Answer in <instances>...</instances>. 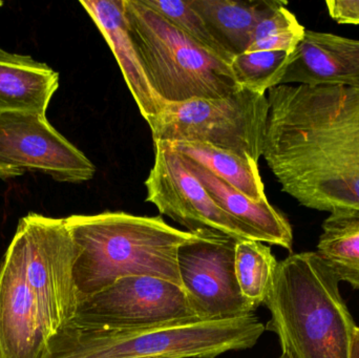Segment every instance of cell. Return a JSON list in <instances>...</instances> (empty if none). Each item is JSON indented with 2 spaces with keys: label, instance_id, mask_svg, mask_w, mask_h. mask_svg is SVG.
<instances>
[{
  "label": "cell",
  "instance_id": "obj_18",
  "mask_svg": "<svg viewBox=\"0 0 359 358\" xmlns=\"http://www.w3.org/2000/svg\"><path fill=\"white\" fill-rule=\"evenodd\" d=\"M168 144L180 155L204 166L226 184L252 201H267L265 186L259 172V163L211 145L188 142Z\"/></svg>",
  "mask_w": 359,
  "mask_h": 358
},
{
  "label": "cell",
  "instance_id": "obj_23",
  "mask_svg": "<svg viewBox=\"0 0 359 358\" xmlns=\"http://www.w3.org/2000/svg\"><path fill=\"white\" fill-rule=\"evenodd\" d=\"M142 2L168 19L203 48L229 64L231 63L233 57L215 39L202 17L190 6L188 0H142Z\"/></svg>",
  "mask_w": 359,
  "mask_h": 358
},
{
  "label": "cell",
  "instance_id": "obj_27",
  "mask_svg": "<svg viewBox=\"0 0 359 358\" xmlns=\"http://www.w3.org/2000/svg\"><path fill=\"white\" fill-rule=\"evenodd\" d=\"M4 6V2L0 1V6Z\"/></svg>",
  "mask_w": 359,
  "mask_h": 358
},
{
  "label": "cell",
  "instance_id": "obj_15",
  "mask_svg": "<svg viewBox=\"0 0 359 358\" xmlns=\"http://www.w3.org/2000/svg\"><path fill=\"white\" fill-rule=\"evenodd\" d=\"M58 88L59 74L46 63L0 48V113L46 116Z\"/></svg>",
  "mask_w": 359,
  "mask_h": 358
},
{
  "label": "cell",
  "instance_id": "obj_14",
  "mask_svg": "<svg viewBox=\"0 0 359 358\" xmlns=\"http://www.w3.org/2000/svg\"><path fill=\"white\" fill-rule=\"evenodd\" d=\"M80 4L107 40L141 115L151 123L164 102L155 94L143 71L128 32L123 0H81Z\"/></svg>",
  "mask_w": 359,
  "mask_h": 358
},
{
  "label": "cell",
  "instance_id": "obj_1",
  "mask_svg": "<svg viewBox=\"0 0 359 358\" xmlns=\"http://www.w3.org/2000/svg\"><path fill=\"white\" fill-rule=\"evenodd\" d=\"M263 157L283 193L318 212H359V88L268 90Z\"/></svg>",
  "mask_w": 359,
  "mask_h": 358
},
{
  "label": "cell",
  "instance_id": "obj_26",
  "mask_svg": "<svg viewBox=\"0 0 359 358\" xmlns=\"http://www.w3.org/2000/svg\"><path fill=\"white\" fill-rule=\"evenodd\" d=\"M278 358H291V357H289L288 354H286V353H283L282 352V355H280V357H278Z\"/></svg>",
  "mask_w": 359,
  "mask_h": 358
},
{
  "label": "cell",
  "instance_id": "obj_6",
  "mask_svg": "<svg viewBox=\"0 0 359 358\" xmlns=\"http://www.w3.org/2000/svg\"><path fill=\"white\" fill-rule=\"evenodd\" d=\"M268 113L266 95L242 88L224 98L164 103L149 125L154 142L201 143L259 163Z\"/></svg>",
  "mask_w": 359,
  "mask_h": 358
},
{
  "label": "cell",
  "instance_id": "obj_2",
  "mask_svg": "<svg viewBox=\"0 0 359 358\" xmlns=\"http://www.w3.org/2000/svg\"><path fill=\"white\" fill-rule=\"evenodd\" d=\"M65 223L79 248L74 266L78 302L134 275L182 286L178 252L194 233L170 226L162 216L123 212L74 214Z\"/></svg>",
  "mask_w": 359,
  "mask_h": 358
},
{
  "label": "cell",
  "instance_id": "obj_10",
  "mask_svg": "<svg viewBox=\"0 0 359 358\" xmlns=\"http://www.w3.org/2000/svg\"><path fill=\"white\" fill-rule=\"evenodd\" d=\"M42 172L57 182L82 183L96 174L93 162L38 113H0V179Z\"/></svg>",
  "mask_w": 359,
  "mask_h": 358
},
{
  "label": "cell",
  "instance_id": "obj_17",
  "mask_svg": "<svg viewBox=\"0 0 359 358\" xmlns=\"http://www.w3.org/2000/svg\"><path fill=\"white\" fill-rule=\"evenodd\" d=\"M202 17L215 39L231 55L247 52L253 31L269 8L271 0H188Z\"/></svg>",
  "mask_w": 359,
  "mask_h": 358
},
{
  "label": "cell",
  "instance_id": "obj_25",
  "mask_svg": "<svg viewBox=\"0 0 359 358\" xmlns=\"http://www.w3.org/2000/svg\"><path fill=\"white\" fill-rule=\"evenodd\" d=\"M349 358H359V327L355 328L353 336H352Z\"/></svg>",
  "mask_w": 359,
  "mask_h": 358
},
{
  "label": "cell",
  "instance_id": "obj_22",
  "mask_svg": "<svg viewBox=\"0 0 359 358\" xmlns=\"http://www.w3.org/2000/svg\"><path fill=\"white\" fill-rule=\"evenodd\" d=\"M290 59V53L283 50H257L234 57L230 67L241 88L266 95L280 85Z\"/></svg>",
  "mask_w": 359,
  "mask_h": 358
},
{
  "label": "cell",
  "instance_id": "obj_24",
  "mask_svg": "<svg viewBox=\"0 0 359 358\" xmlns=\"http://www.w3.org/2000/svg\"><path fill=\"white\" fill-rule=\"evenodd\" d=\"M326 6L337 23L359 25V0H327Z\"/></svg>",
  "mask_w": 359,
  "mask_h": 358
},
{
  "label": "cell",
  "instance_id": "obj_4",
  "mask_svg": "<svg viewBox=\"0 0 359 358\" xmlns=\"http://www.w3.org/2000/svg\"><path fill=\"white\" fill-rule=\"evenodd\" d=\"M265 330L255 315L122 330L67 323L50 338L44 358H217L252 348Z\"/></svg>",
  "mask_w": 359,
  "mask_h": 358
},
{
  "label": "cell",
  "instance_id": "obj_11",
  "mask_svg": "<svg viewBox=\"0 0 359 358\" xmlns=\"http://www.w3.org/2000/svg\"><path fill=\"white\" fill-rule=\"evenodd\" d=\"M154 143L155 164L145 181L147 202L154 204L160 214L186 227L189 233L210 229L236 241L262 242L255 231L215 203L180 153L168 143Z\"/></svg>",
  "mask_w": 359,
  "mask_h": 358
},
{
  "label": "cell",
  "instance_id": "obj_8",
  "mask_svg": "<svg viewBox=\"0 0 359 358\" xmlns=\"http://www.w3.org/2000/svg\"><path fill=\"white\" fill-rule=\"evenodd\" d=\"M236 242L217 231L200 229L180 247L182 287L201 321L238 319L257 309L243 296L236 280Z\"/></svg>",
  "mask_w": 359,
  "mask_h": 358
},
{
  "label": "cell",
  "instance_id": "obj_9",
  "mask_svg": "<svg viewBox=\"0 0 359 358\" xmlns=\"http://www.w3.org/2000/svg\"><path fill=\"white\" fill-rule=\"evenodd\" d=\"M198 319L183 287L157 277H122L81 298L69 322L90 329L122 330Z\"/></svg>",
  "mask_w": 359,
  "mask_h": 358
},
{
  "label": "cell",
  "instance_id": "obj_5",
  "mask_svg": "<svg viewBox=\"0 0 359 358\" xmlns=\"http://www.w3.org/2000/svg\"><path fill=\"white\" fill-rule=\"evenodd\" d=\"M128 32L143 71L164 103L219 99L241 90L229 63L143 4L123 0Z\"/></svg>",
  "mask_w": 359,
  "mask_h": 358
},
{
  "label": "cell",
  "instance_id": "obj_20",
  "mask_svg": "<svg viewBox=\"0 0 359 358\" xmlns=\"http://www.w3.org/2000/svg\"><path fill=\"white\" fill-rule=\"evenodd\" d=\"M278 261L262 242L243 240L236 244L234 266L241 292L255 308L265 303L273 284Z\"/></svg>",
  "mask_w": 359,
  "mask_h": 358
},
{
  "label": "cell",
  "instance_id": "obj_7",
  "mask_svg": "<svg viewBox=\"0 0 359 358\" xmlns=\"http://www.w3.org/2000/svg\"><path fill=\"white\" fill-rule=\"evenodd\" d=\"M15 233L22 243L27 284L52 338L77 311L74 266L79 248L65 219L29 212Z\"/></svg>",
  "mask_w": 359,
  "mask_h": 358
},
{
  "label": "cell",
  "instance_id": "obj_21",
  "mask_svg": "<svg viewBox=\"0 0 359 358\" xmlns=\"http://www.w3.org/2000/svg\"><path fill=\"white\" fill-rule=\"evenodd\" d=\"M286 6V1L271 0L269 8L253 31L252 42L247 52L283 50L290 54L294 52L304 39L306 29Z\"/></svg>",
  "mask_w": 359,
  "mask_h": 358
},
{
  "label": "cell",
  "instance_id": "obj_13",
  "mask_svg": "<svg viewBox=\"0 0 359 358\" xmlns=\"http://www.w3.org/2000/svg\"><path fill=\"white\" fill-rule=\"evenodd\" d=\"M359 88V40L306 29L280 85Z\"/></svg>",
  "mask_w": 359,
  "mask_h": 358
},
{
  "label": "cell",
  "instance_id": "obj_12",
  "mask_svg": "<svg viewBox=\"0 0 359 358\" xmlns=\"http://www.w3.org/2000/svg\"><path fill=\"white\" fill-rule=\"evenodd\" d=\"M50 340L27 284L22 243L15 233L0 259V358H44Z\"/></svg>",
  "mask_w": 359,
  "mask_h": 358
},
{
  "label": "cell",
  "instance_id": "obj_3",
  "mask_svg": "<svg viewBox=\"0 0 359 358\" xmlns=\"http://www.w3.org/2000/svg\"><path fill=\"white\" fill-rule=\"evenodd\" d=\"M339 280L318 252L294 254L278 263L264 304L266 329L291 358H349L354 330Z\"/></svg>",
  "mask_w": 359,
  "mask_h": 358
},
{
  "label": "cell",
  "instance_id": "obj_28",
  "mask_svg": "<svg viewBox=\"0 0 359 358\" xmlns=\"http://www.w3.org/2000/svg\"><path fill=\"white\" fill-rule=\"evenodd\" d=\"M155 358H165V357H155Z\"/></svg>",
  "mask_w": 359,
  "mask_h": 358
},
{
  "label": "cell",
  "instance_id": "obj_16",
  "mask_svg": "<svg viewBox=\"0 0 359 358\" xmlns=\"http://www.w3.org/2000/svg\"><path fill=\"white\" fill-rule=\"evenodd\" d=\"M182 156V155H181ZM192 174L208 191L215 203L232 218L255 231L263 243L292 249L293 233L290 223L269 202H257L247 198L204 166L184 157Z\"/></svg>",
  "mask_w": 359,
  "mask_h": 358
},
{
  "label": "cell",
  "instance_id": "obj_19",
  "mask_svg": "<svg viewBox=\"0 0 359 358\" xmlns=\"http://www.w3.org/2000/svg\"><path fill=\"white\" fill-rule=\"evenodd\" d=\"M318 254L339 281L359 289V212H337L323 223Z\"/></svg>",
  "mask_w": 359,
  "mask_h": 358
}]
</instances>
